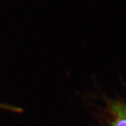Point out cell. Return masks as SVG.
Returning a JSON list of instances; mask_svg holds the SVG:
<instances>
[{"label":"cell","mask_w":126,"mask_h":126,"mask_svg":"<svg viewBox=\"0 0 126 126\" xmlns=\"http://www.w3.org/2000/svg\"><path fill=\"white\" fill-rule=\"evenodd\" d=\"M114 109L118 111L114 126H126V109L118 107Z\"/></svg>","instance_id":"6da1fadb"}]
</instances>
